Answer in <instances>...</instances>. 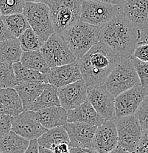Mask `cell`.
Returning a JSON list of instances; mask_svg holds the SVG:
<instances>
[{
  "instance_id": "obj_12",
  "label": "cell",
  "mask_w": 148,
  "mask_h": 153,
  "mask_svg": "<svg viewBox=\"0 0 148 153\" xmlns=\"http://www.w3.org/2000/svg\"><path fill=\"white\" fill-rule=\"evenodd\" d=\"M148 95V88L136 85L114 98L116 119L134 115L138 106Z\"/></svg>"
},
{
  "instance_id": "obj_22",
  "label": "cell",
  "mask_w": 148,
  "mask_h": 153,
  "mask_svg": "<svg viewBox=\"0 0 148 153\" xmlns=\"http://www.w3.org/2000/svg\"><path fill=\"white\" fill-rule=\"evenodd\" d=\"M39 146L52 150L57 145L62 143L69 144V139L64 127H58L47 130L46 132L37 139Z\"/></svg>"
},
{
  "instance_id": "obj_13",
  "label": "cell",
  "mask_w": 148,
  "mask_h": 153,
  "mask_svg": "<svg viewBox=\"0 0 148 153\" xmlns=\"http://www.w3.org/2000/svg\"><path fill=\"white\" fill-rule=\"evenodd\" d=\"M118 145L115 121L104 120L97 127L93 138V149L98 153H109Z\"/></svg>"
},
{
  "instance_id": "obj_15",
  "label": "cell",
  "mask_w": 148,
  "mask_h": 153,
  "mask_svg": "<svg viewBox=\"0 0 148 153\" xmlns=\"http://www.w3.org/2000/svg\"><path fill=\"white\" fill-rule=\"evenodd\" d=\"M87 88L83 79L58 88L60 106L66 111L77 108L86 100Z\"/></svg>"
},
{
  "instance_id": "obj_30",
  "label": "cell",
  "mask_w": 148,
  "mask_h": 153,
  "mask_svg": "<svg viewBox=\"0 0 148 153\" xmlns=\"http://www.w3.org/2000/svg\"><path fill=\"white\" fill-rule=\"evenodd\" d=\"M16 85L13 64L0 62V88H14Z\"/></svg>"
},
{
  "instance_id": "obj_47",
  "label": "cell",
  "mask_w": 148,
  "mask_h": 153,
  "mask_svg": "<svg viewBox=\"0 0 148 153\" xmlns=\"http://www.w3.org/2000/svg\"><path fill=\"white\" fill-rule=\"evenodd\" d=\"M0 153H1V152H0Z\"/></svg>"
},
{
  "instance_id": "obj_3",
  "label": "cell",
  "mask_w": 148,
  "mask_h": 153,
  "mask_svg": "<svg viewBox=\"0 0 148 153\" xmlns=\"http://www.w3.org/2000/svg\"><path fill=\"white\" fill-rule=\"evenodd\" d=\"M100 27L78 21L60 36L73 55L78 60L93 46L100 42Z\"/></svg>"
},
{
  "instance_id": "obj_11",
  "label": "cell",
  "mask_w": 148,
  "mask_h": 153,
  "mask_svg": "<svg viewBox=\"0 0 148 153\" xmlns=\"http://www.w3.org/2000/svg\"><path fill=\"white\" fill-rule=\"evenodd\" d=\"M87 100L102 119L115 121L114 97L104 85L88 87Z\"/></svg>"
},
{
  "instance_id": "obj_20",
  "label": "cell",
  "mask_w": 148,
  "mask_h": 153,
  "mask_svg": "<svg viewBox=\"0 0 148 153\" xmlns=\"http://www.w3.org/2000/svg\"><path fill=\"white\" fill-rule=\"evenodd\" d=\"M46 84L39 82H23L18 83L14 87L19 96L24 111H28L44 91Z\"/></svg>"
},
{
  "instance_id": "obj_19",
  "label": "cell",
  "mask_w": 148,
  "mask_h": 153,
  "mask_svg": "<svg viewBox=\"0 0 148 153\" xmlns=\"http://www.w3.org/2000/svg\"><path fill=\"white\" fill-rule=\"evenodd\" d=\"M40 124L46 130L62 127L67 123V111L60 106H53L36 111Z\"/></svg>"
},
{
  "instance_id": "obj_8",
  "label": "cell",
  "mask_w": 148,
  "mask_h": 153,
  "mask_svg": "<svg viewBox=\"0 0 148 153\" xmlns=\"http://www.w3.org/2000/svg\"><path fill=\"white\" fill-rule=\"evenodd\" d=\"M119 7L100 1L83 0L80 21L96 27H103L119 13Z\"/></svg>"
},
{
  "instance_id": "obj_4",
  "label": "cell",
  "mask_w": 148,
  "mask_h": 153,
  "mask_svg": "<svg viewBox=\"0 0 148 153\" xmlns=\"http://www.w3.org/2000/svg\"><path fill=\"white\" fill-rule=\"evenodd\" d=\"M82 0H52L49 4L55 33L61 36L80 21Z\"/></svg>"
},
{
  "instance_id": "obj_36",
  "label": "cell",
  "mask_w": 148,
  "mask_h": 153,
  "mask_svg": "<svg viewBox=\"0 0 148 153\" xmlns=\"http://www.w3.org/2000/svg\"><path fill=\"white\" fill-rule=\"evenodd\" d=\"M135 153H148V129L142 130L141 138Z\"/></svg>"
},
{
  "instance_id": "obj_10",
  "label": "cell",
  "mask_w": 148,
  "mask_h": 153,
  "mask_svg": "<svg viewBox=\"0 0 148 153\" xmlns=\"http://www.w3.org/2000/svg\"><path fill=\"white\" fill-rule=\"evenodd\" d=\"M46 130L34 111H24L18 116L11 117V131L28 141L37 140Z\"/></svg>"
},
{
  "instance_id": "obj_37",
  "label": "cell",
  "mask_w": 148,
  "mask_h": 153,
  "mask_svg": "<svg viewBox=\"0 0 148 153\" xmlns=\"http://www.w3.org/2000/svg\"><path fill=\"white\" fill-rule=\"evenodd\" d=\"M11 38H15L11 35L8 29L6 27L5 24L3 22L1 16H0V42L7 41V40L11 39Z\"/></svg>"
},
{
  "instance_id": "obj_16",
  "label": "cell",
  "mask_w": 148,
  "mask_h": 153,
  "mask_svg": "<svg viewBox=\"0 0 148 153\" xmlns=\"http://www.w3.org/2000/svg\"><path fill=\"white\" fill-rule=\"evenodd\" d=\"M63 127L69 136L70 148L87 147L93 149V138L97 127L81 122L66 123Z\"/></svg>"
},
{
  "instance_id": "obj_38",
  "label": "cell",
  "mask_w": 148,
  "mask_h": 153,
  "mask_svg": "<svg viewBox=\"0 0 148 153\" xmlns=\"http://www.w3.org/2000/svg\"><path fill=\"white\" fill-rule=\"evenodd\" d=\"M52 151L53 153H70V147L68 143H62L57 145Z\"/></svg>"
},
{
  "instance_id": "obj_2",
  "label": "cell",
  "mask_w": 148,
  "mask_h": 153,
  "mask_svg": "<svg viewBox=\"0 0 148 153\" xmlns=\"http://www.w3.org/2000/svg\"><path fill=\"white\" fill-rule=\"evenodd\" d=\"M140 38L141 31L135 28L121 11L100 27V42L111 48L121 58L132 56Z\"/></svg>"
},
{
  "instance_id": "obj_28",
  "label": "cell",
  "mask_w": 148,
  "mask_h": 153,
  "mask_svg": "<svg viewBox=\"0 0 148 153\" xmlns=\"http://www.w3.org/2000/svg\"><path fill=\"white\" fill-rule=\"evenodd\" d=\"M3 22L13 38H18L27 29L30 27L23 14L1 16Z\"/></svg>"
},
{
  "instance_id": "obj_5",
  "label": "cell",
  "mask_w": 148,
  "mask_h": 153,
  "mask_svg": "<svg viewBox=\"0 0 148 153\" xmlns=\"http://www.w3.org/2000/svg\"><path fill=\"white\" fill-rule=\"evenodd\" d=\"M139 85V79L130 57L121 58L104 83L105 87L114 98L122 92Z\"/></svg>"
},
{
  "instance_id": "obj_9",
  "label": "cell",
  "mask_w": 148,
  "mask_h": 153,
  "mask_svg": "<svg viewBox=\"0 0 148 153\" xmlns=\"http://www.w3.org/2000/svg\"><path fill=\"white\" fill-rule=\"evenodd\" d=\"M118 145L130 153L136 152L142 133V128L135 115L115 119Z\"/></svg>"
},
{
  "instance_id": "obj_27",
  "label": "cell",
  "mask_w": 148,
  "mask_h": 153,
  "mask_svg": "<svg viewBox=\"0 0 148 153\" xmlns=\"http://www.w3.org/2000/svg\"><path fill=\"white\" fill-rule=\"evenodd\" d=\"M19 62L24 66L44 74H47L50 68L40 50L22 52Z\"/></svg>"
},
{
  "instance_id": "obj_34",
  "label": "cell",
  "mask_w": 148,
  "mask_h": 153,
  "mask_svg": "<svg viewBox=\"0 0 148 153\" xmlns=\"http://www.w3.org/2000/svg\"><path fill=\"white\" fill-rule=\"evenodd\" d=\"M132 56L142 62H148V43L138 42Z\"/></svg>"
},
{
  "instance_id": "obj_33",
  "label": "cell",
  "mask_w": 148,
  "mask_h": 153,
  "mask_svg": "<svg viewBox=\"0 0 148 153\" xmlns=\"http://www.w3.org/2000/svg\"><path fill=\"white\" fill-rule=\"evenodd\" d=\"M134 115L142 130L148 129V95L141 102Z\"/></svg>"
},
{
  "instance_id": "obj_35",
  "label": "cell",
  "mask_w": 148,
  "mask_h": 153,
  "mask_svg": "<svg viewBox=\"0 0 148 153\" xmlns=\"http://www.w3.org/2000/svg\"><path fill=\"white\" fill-rule=\"evenodd\" d=\"M11 131V116L0 115V140Z\"/></svg>"
},
{
  "instance_id": "obj_18",
  "label": "cell",
  "mask_w": 148,
  "mask_h": 153,
  "mask_svg": "<svg viewBox=\"0 0 148 153\" xmlns=\"http://www.w3.org/2000/svg\"><path fill=\"white\" fill-rule=\"evenodd\" d=\"M103 122L87 99L77 108L67 111V123L81 122L97 127Z\"/></svg>"
},
{
  "instance_id": "obj_29",
  "label": "cell",
  "mask_w": 148,
  "mask_h": 153,
  "mask_svg": "<svg viewBox=\"0 0 148 153\" xmlns=\"http://www.w3.org/2000/svg\"><path fill=\"white\" fill-rule=\"evenodd\" d=\"M20 47L23 52L39 51L43 44L35 32L29 27L18 38Z\"/></svg>"
},
{
  "instance_id": "obj_1",
  "label": "cell",
  "mask_w": 148,
  "mask_h": 153,
  "mask_svg": "<svg viewBox=\"0 0 148 153\" xmlns=\"http://www.w3.org/2000/svg\"><path fill=\"white\" fill-rule=\"evenodd\" d=\"M120 60L121 57L111 48L100 41L77 60L83 80L88 88L104 85L108 76Z\"/></svg>"
},
{
  "instance_id": "obj_26",
  "label": "cell",
  "mask_w": 148,
  "mask_h": 153,
  "mask_svg": "<svg viewBox=\"0 0 148 153\" xmlns=\"http://www.w3.org/2000/svg\"><path fill=\"white\" fill-rule=\"evenodd\" d=\"M17 84L23 82H39L48 84L47 75L24 66L20 62L13 64Z\"/></svg>"
},
{
  "instance_id": "obj_6",
  "label": "cell",
  "mask_w": 148,
  "mask_h": 153,
  "mask_svg": "<svg viewBox=\"0 0 148 153\" xmlns=\"http://www.w3.org/2000/svg\"><path fill=\"white\" fill-rule=\"evenodd\" d=\"M22 14L43 44L55 33L47 4L26 1Z\"/></svg>"
},
{
  "instance_id": "obj_31",
  "label": "cell",
  "mask_w": 148,
  "mask_h": 153,
  "mask_svg": "<svg viewBox=\"0 0 148 153\" xmlns=\"http://www.w3.org/2000/svg\"><path fill=\"white\" fill-rule=\"evenodd\" d=\"M25 2V0H0L1 16L22 14Z\"/></svg>"
},
{
  "instance_id": "obj_45",
  "label": "cell",
  "mask_w": 148,
  "mask_h": 153,
  "mask_svg": "<svg viewBox=\"0 0 148 153\" xmlns=\"http://www.w3.org/2000/svg\"><path fill=\"white\" fill-rule=\"evenodd\" d=\"M2 114H4V111L2 105H1V103H0V115H2Z\"/></svg>"
},
{
  "instance_id": "obj_24",
  "label": "cell",
  "mask_w": 148,
  "mask_h": 153,
  "mask_svg": "<svg viewBox=\"0 0 148 153\" xmlns=\"http://www.w3.org/2000/svg\"><path fill=\"white\" fill-rule=\"evenodd\" d=\"M30 144V141L10 131L0 140L1 153H25Z\"/></svg>"
},
{
  "instance_id": "obj_44",
  "label": "cell",
  "mask_w": 148,
  "mask_h": 153,
  "mask_svg": "<svg viewBox=\"0 0 148 153\" xmlns=\"http://www.w3.org/2000/svg\"><path fill=\"white\" fill-rule=\"evenodd\" d=\"M39 153H53L52 150L48 149H46V148L42 147V146H39Z\"/></svg>"
},
{
  "instance_id": "obj_46",
  "label": "cell",
  "mask_w": 148,
  "mask_h": 153,
  "mask_svg": "<svg viewBox=\"0 0 148 153\" xmlns=\"http://www.w3.org/2000/svg\"><path fill=\"white\" fill-rule=\"evenodd\" d=\"M0 16H1V13H0Z\"/></svg>"
},
{
  "instance_id": "obj_17",
  "label": "cell",
  "mask_w": 148,
  "mask_h": 153,
  "mask_svg": "<svg viewBox=\"0 0 148 153\" xmlns=\"http://www.w3.org/2000/svg\"><path fill=\"white\" fill-rule=\"evenodd\" d=\"M46 75L48 83L57 88L83 79L77 60L70 64L50 68Z\"/></svg>"
},
{
  "instance_id": "obj_14",
  "label": "cell",
  "mask_w": 148,
  "mask_h": 153,
  "mask_svg": "<svg viewBox=\"0 0 148 153\" xmlns=\"http://www.w3.org/2000/svg\"><path fill=\"white\" fill-rule=\"evenodd\" d=\"M119 9L135 28H148V0H125Z\"/></svg>"
},
{
  "instance_id": "obj_42",
  "label": "cell",
  "mask_w": 148,
  "mask_h": 153,
  "mask_svg": "<svg viewBox=\"0 0 148 153\" xmlns=\"http://www.w3.org/2000/svg\"><path fill=\"white\" fill-rule=\"evenodd\" d=\"M109 153H130V152H129L128 151L126 150V149L122 148V146L117 145V147L114 148L112 151H111V152Z\"/></svg>"
},
{
  "instance_id": "obj_32",
  "label": "cell",
  "mask_w": 148,
  "mask_h": 153,
  "mask_svg": "<svg viewBox=\"0 0 148 153\" xmlns=\"http://www.w3.org/2000/svg\"><path fill=\"white\" fill-rule=\"evenodd\" d=\"M140 81V85L148 88V62H142L134 57H130Z\"/></svg>"
},
{
  "instance_id": "obj_7",
  "label": "cell",
  "mask_w": 148,
  "mask_h": 153,
  "mask_svg": "<svg viewBox=\"0 0 148 153\" xmlns=\"http://www.w3.org/2000/svg\"><path fill=\"white\" fill-rule=\"evenodd\" d=\"M40 52L49 68L70 64L77 60L61 36L56 33L44 43Z\"/></svg>"
},
{
  "instance_id": "obj_39",
  "label": "cell",
  "mask_w": 148,
  "mask_h": 153,
  "mask_svg": "<svg viewBox=\"0 0 148 153\" xmlns=\"http://www.w3.org/2000/svg\"><path fill=\"white\" fill-rule=\"evenodd\" d=\"M39 145L37 142V140H32L30 141V144L25 153H39Z\"/></svg>"
},
{
  "instance_id": "obj_43",
  "label": "cell",
  "mask_w": 148,
  "mask_h": 153,
  "mask_svg": "<svg viewBox=\"0 0 148 153\" xmlns=\"http://www.w3.org/2000/svg\"><path fill=\"white\" fill-rule=\"evenodd\" d=\"M52 0H25V1L27 2H33V3H43V4H45L49 5V3L51 2Z\"/></svg>"
},
{
  "instance_id": "obj_23",
  "label": "cell",
  "mask_w": 148,
  "mask_h": 153,
  "mask_svg": "<svg viewBox=\"0 0 148 153\" xmlns=\"http://www.w3.org/2000/svg\"><path fill=\"white\" fill-rule=\"evenodd\" d=\"M53 106H60L58 88L50 84H46L42 93L31 105L29 111H36Z\"/></svg>"
},
{
  "instance_id": "obj_25",
  "label": "cell",
  "mask_w": 148,
  "mask_h": 153,
  "mask_svg": "<svg viewBox=\"0 0 148 153\" xmlns=\"http://www.w3.org/2000/svg\"><path fill=\"white\" fill-rule=\"evenodd\" d=\"M23 51L18 38H11L0 42V62L13 64L20 61Z\"/></svg>"
},
{
  "instance_id": "obj_21",
  "label": "cell",
  "mask_w": 148,
  "mask_h": 153,
  "mask_svg": "<svg viewBox=\"0 0 148 153\" xmlns=\"http://www.w3.org/2000/svg\"><path fill=\"white\" fill-rule=\"evenodd\" d=\"M0 103L4 114L13 117L23 112L22 100L14 88H0Z\"/></svg>"
},
{
  "instance_id": "obj_40",
  "label": "cell",
  "mask_w": 148,
  "mask_h": 153,
  "mask_svg": "<svg viewBox=\"0 0 148 153\" xmlns=\"http://www.w3.org/2000/svg\"><path fill=\"white\" fill-rule=\"evenodd\" d=\"M70 153H98L95 149L87 147L70 148Z\"/></svg>"
},
{
  "instance_id": "obj_41",
  "label": "cell",
  "mask_w": 148,
  "mask_h": 153,
  "mask_svg": "<svg viewBox=\"0 0 148 153\" xmlns=\"http://www.w3.org/2000/svg\"><path fill=\"white\" fill-rule=\"evenodd\" d=\"M83 1V0H82ZM91 1H100V2H104V3H107V4H113V5H116V6H119L122 4L125 0H91Z\"/></svg>"
}]
</instances>
